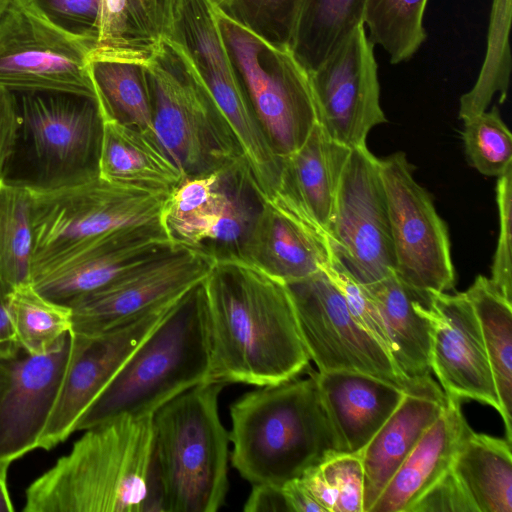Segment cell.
<instances>
[{"label":"cell","instance_id":"1f68e13d","mask_svg":"<svg viewBox=\"0 0 512 512\" xmlns=\"http://www.w3.org/2000/svg\"><path fill=\"white\" fill-rule=\"evenodd\" d=\"M367 0H302L290 48L310 72L359 25Z\"/></svg>","mask_w":512,"mask_h":512},{"label":"cell","instance_id":"7c38bea8","mask_svg":"<svg viewBox=\"0 0 512 512\" xmlns=\"http://www.w3.org/2000/svg\"><path fill=\"white\" fill-rule=\"evenodd\" d=\"M395 256V274L423 294L453 288L455 272L447 227L428 192L414 179L403 152L378 159Z\"/></svg>","mask_w":512,"mask_h":512},{"label":"cell","instance_id":"ffe728a7","mask_svg":"<svg viewBox=\"0 0 512 512\" xmlns=\"http://www.w3.org/2000/svg\"><path fill=\"white\" fill-rule=\"evenodd\" d=\"M70 352V334L42 355L10 360L11 376L0 399V464L37 449Z\"/></svg>","mask_w":512,"mask_h":512},{"label":"cell","instance_id":"ab89813d","mask_svg":"<svg viewBox=\"0 0 512 512\" xmlns=\"http://www.w3.org/2000/svg\"><path fill=\"white\" fill-rule=\"evenodd\" d=\"M319 468L335 499L333 512H363L364 469L360 454H334Z\"/></svg>","mask_w":512,"mask_h":512},{"label":"cell","instance_id":"db71d44e","mask_svg":"<svg viewBox=\"0 0 512 512\" xmlns=\"http://www.w3.org/2000/svg\"><path fill=\"white\" fill-rule=\"evenodd\" d=\"M16 0H0V19Z\"/></svg>","mask_w":512,"mask_h":512},{"label":"cell","instance_id":"d6986e66","mask_svg":"<svg viewBox=\"0 0 512 512\" xmlns=\"http://www.w3.org/2000/svg\"><path fill=\"white\" fill-rule=\"evenodd\" d=\"M177 243L161 220L119 228L72 251L35 276L32 285L45 298L68 305Z\"/></svg>","mask_w":512,"mask_h":512},{"label":"cell","instance_id":"f6af8a7d","mask_svg":"<svg viewBox=\"0 0 512 512\" xmlns=\"http://www.w3.org/2000/svg\"><path fill=\"white\" fill-rule=\"evenodd\" d=\"M126 0H101L98 40L95 52L126 59Z\"/></svg>","mask_w":512,"mask_h":512},{"label":"cell","instance_id":"3957f363","mask_svg":"<svg viewBox=\"0 0 512 512\" xmlns=\"http://www.w3.org/2000/svg\"><path fill=\"white\" fill-rule=\"evenodd\" d=\"M25 491V512H140L154 453L153 416L91 428Z\"/></svg>","mask_w":512,"mask_h":512},{"label":"cell","instance_id":"83f0119b","mask_svg":"<svg viewBox=\"0 0 512 512\" xmlns=\"http://www.w3.org/2000/svg\"><path fill=\"white\" fill-rule=\"evenodd\" d=\"M363 286L380 312L394 362L411 379H432L431 323L424 310L428 295L410 289L395 273Z\"/></svg>","mask_w":512,"mask_h":512},{"label":"cell","instance_id":"ba28073f","mask_svg":"<svg viewBox=\"0 0 512 512\" xmlns=\"http://www.w3.org/2000/svg\"><path fill=\"white\" fill-rule=\"evenodd\" d=\"M215 9L250 105L274 152L284 158L304 143L318 123L311 72L289 46L271 44Z\"/></svg>","mask_w":512,"mask_h":512},{"label":"cell","instance_id":"f5cc1de1","mask_svg":"<svg viewBox=\"0 0 512 512\" xmlns=\"http://www.w3.org/2000/svg\"><path fill=\"white\" fill-rule=\"evenodd\" d=\"M10 360H0V399L2 398L10 380Z\"/></svg>","mask_w":512,"mask_h":512},{"label":"cell","instance_id":"816d5d0a","mask_svg":"<svg viewBox=\"0 0 512 512\" xmlns=\"http://www.w3.org/2000/svg\"><path fill=\"white\" fill-rule=\"evenodd\" d=\"M9 467L0 464V512H13L14 507L8 490Z\"/></svg>","mask_w":512,"mask_h":512},{"label":"cell","instance_id":"d590c367","mask_svg":"<svg viewBox=\"0 0 512 512\" xmlns=\"http://www.w3.org/2000/svg\"><path fill=\"white\" fill-rule=\"evenodd\" d=\"M428 0H367L364 26L374 45L391 64L411 59L426 40L424 14Z\"/></svg>","mask_w":512,"mask_h":512},{"label":"cell","instance_id":"9c48e42d","mask_svg":"<svg viewBox=\"0 0 512 512\" xmlns=\"http://www.w3.org/2000/svg\"><path fill=\"white\" fill-rule=\"evenodd\" d=\"M167 196L99 176L67 189L33 194L32 279L101 235L160 221Z\"/></svg>","mask_w":512,"mask_h":512},{"label":"cell","instance_id":"ac0fdd59","mask_svg":"<svg viewBox=\"0 0 512 512\" xmlns=\"http://www.w3.org/2000/svg\"><path fill=\"white\" fill-rule=\"evenodd\" d=\"M430 367L446 397L501 408L482 332L465 293H429Z\"/></svg>","mask_w":512,"mask_h":512},{"label":"cell","instance_id":"603a6c76","mask_svg":"<svg viewBox=\"0 0 512 512\" xmlns=\"http://www.w3.org/2000/svg\"><path fill=\"white\" fill-rule=\"evenodd\" d=\"M313 374L341 453L360 454L406 394L390 383L362 373Z\"/></svg>","mask_w":512,"mask_h":512},{"label":"cell","instance_id":"f907efd6","mask_svg":"<svg viewBox=\"0 0 512 512\" xmlns=\"http://www.w3.org/2000/svg\"><path fill=\"white\" fill-rule=\"evenodd\" d=\"M6 300L0 293V360L16 358L21 350L13 332Z\"/></svg>","mask_w":512,"mask_h":512},{"label":"cell","instance_id":"74e56055","mask_svg":"<svg viewBox=\"0 0 512 512\" xmlns=\"http://www.w3.org/2000/svg\"><path fill=\"white\" fill-rule=\"evenodd\" d=\"M302 0H213L215 7L267 42L291 45Z\"/></svg>","mask_w":512,"mask_h":512},{"label":"cell","instance_id":"c3c4849f","mask_svg":"<svg viewBox=\"0 0 512 512\" xmlns=\"http://www.w3.org/2000/svg\"><path fill=\"white\" fill-rule=\"evenodd\" d=\"M140 512H166L165 491L160 468L153 453Z\"/></svg>","mask_w":512,"mask_h":512},{"label":"cell","instance_id":"44dd1931","mask_svg":"<svg viewBox=\"0 0 512 512\" xmlns=\"http://www.w3.org/2000/svg\"><path fill=\"white\" fill-rule=\"evenodd\" d=\"M259 202L234 253L287 284L324 270L333 255L327 236L283 205Z\"/></svg>","mask_w":512,"mask_h":512},{"label":"cell","instance_id":"7a4b0ae2","mask_svg":"<svg viewBox=\"0 0 512 512\" xmlns=\"http://www.w3.org/2000/svg\"><path fill=\"white\" fill-rule=\"evenodd\" d=\"M230 416L231 464L251 485L283 486L341 453L314 374L260 386Z\"/></svg>","mask_w":512,"mask_h":512},{"label":"cell","instance_id":"ee69618b","mask_svg":"<svg viewBox=\"0 0 512 512\" xmlns=\"http://www.w3.org/2000/svg\"><path fill=\"white\" fill-rule=\"evenodd\" d=\"M408 512H478L473 500L450 468Z\"/></svg>","mask_w":512,"mask_h":512},{"label":"cell","instance_id":"d6a6232c","mask_svg":"<svg viewBox=\"0 0 512 512\" xmlns=\"http://www.w3.org/2000/svg\"><path fill=\"white\" fill-rule=\"evenodd\" d=\"M33 194L0 180V293L32 283Z\"/></svg>","mask_w":512,"mask_h":512},{"label":"cell","instance_id":"277c9868","mask_svg":"<svg viewBox=\"0 0 512 512\" xmlns=\"http://www.w3.org/2000/svg\"><path fill=\"white\" fill-rule=\"evenodd\" d=\"M200 284L136 348L84 413L77 431L121 416L151 417L176 396L210 381V331Z\"/></svg>","mask_w":512,"mask_h":512},{"label":"cell","instance_id":"681fc988","mask_svg":"<svg viewBox=\"0 0 512 512\" xmlns=\"http://www.w3.org/2000/svg\"><path fill=\"white\" fill-rule=\"evenodd\" d=\"M290 512H324L302 484L300 478L282 486Z\"/></svg>","mask_w":512,"mask_h":512},{"label":"cell","instance_id":"6da1fadb","mask_svg":"<svg viewBox=\"0 0 512 512\" xmlns=\"http://www.w3.org/2000/svg\"><path fill=\"white\" fill-rule=\"evenodd\" d=\"M210 331V381L257 387L297 377L310 357L287 284L230 252L200 284Z\"/></svg>","mask_w":512,"mask_h":512},{"label":"cell","instance_id":"30bf717a","mask_svg":"<svg viewBox=\"0 0 512 512\" xmlns=\"http://www.w3.org/2000/svg\"><path fill=\"white\" fill-rule=\"evenodd\" d=\"M287 284V283H286ZM305 347L319 371H349L390 383L405 393L443 396L433 379L409 378L354 318L325 270L287 284Z\"/></svg>","mask_w":512,"mask_h":512},{"label":"cell","instance_id":"f35d334b","mask_svg":"<svg viewBox=\"0 0 512 512\" xmlns=\"http://www.w3.org/2000/svg\"><path fill=\"white\" fill-rule=\"evenodd\" d=\"M180 0H126L128 60L145 62L164 38H170Z\"/></svg>","mask_w":512,"mask_h":512},{"label":"cell","instance_id":"836d02e7","mask_svg":"<svg viewBox=\"0 0 512 512\" xmlns=\"http://www.w3.org/2000/svg\"><path fill=\"white\" fill-rule=\"evenodd\" d=\"M6 301L15 338L26 354L48 353L70 333V307L45 298L32 283L15 288Z\"/></svg>","mask_w":512,"mask_h":512},{"label":"cell","instance_id":"bcb514c9","mask_svg":"<svg viewBox=\"0 0 512 512\" xmlns=\"http://www.w3.org/2000/svg\"><path fill=\"white\" fill-rule=\"evenodd\" d=\"M19 128V107L15 92L0 86V180L12 153Z\"/></svg>","mask_w":512,"mask_h":512},{"label":"cell","instance_id":"d4e9b609","mask_svg":"<svg viewBox=\"0 0 512 512\" xmlns=\"http://www.w3.org/2000/svg\"><path fill=\"white\" fill-rule=\"evenodd\" d=\"M470 429L461 411V401L446 397L442 413L421 436L370 512H408L451 468Z\"/></svg>","mask_w":512,"mask_h":512},{"label":"cell","instance_id":"4fadbf2b","mask_svg":"<svg viewBox=\"0 0 512 512\" xmlns=\"http://www.w3.org/2000/svg\"><path fill=\"white\" fill-rule=\"evenodd\" d=\"M218 254L204 245L177 243L106 285L68 304L70 334L93 335L111 329L200 284Z\"/></svg>","mask_w":512,"mask_h":512},{"label":"cell","instance_id":"cb8c5ba5","mask_svg":"<svg viewBox=\"0 0 512 512\" xmlns=\"http://www.w3.org/2000/svg\"><path fill=\"white\" fill-rule=\"evenodd\" d=\"M350 151L317 123L296 151L281 158L280 185L273 197L326 235Z\"/></svg>","mask_w":512,"mask_h":512},{"label":"cell","instance_id":"f546056e","mask_svg":"<svg viewBox=\"0 0 512 512\" xmlns=\"http://www.w3.org/2000/svg\"><path fill=\"white\" fill-rule=\"evenodd\" d=\"M88 72L103 118L130 125L157 141L144 62L93 51L88 58Z\"/></svg>","mask_w":512,"mask_h":512},{"label":"cell","instance_id":"7402d4cb","mask_svg":"<svg viewBox=\"0 0 512 512\" xmlns=\"http://www.w3.org/2000/svg\"><path fill=\"white\" fill-rule=\"evenodd\" d=\"M227 175L185 177L167 196L161 223L175 241L195 246L207 241L238 244L255 214L226 191Z\"/></svg>","mask_w":512,"mask_h":512},{"label":"cell","instance_id":"e575fe53","mask_svg":"<svg viewBox=\"0 0 512 512\" xmlns=\"http://www.w3.org/2000/svg\"><path fill=\"white\" fill-rule=\"evenodd\" d=\"M512 0H493L487 46L478 77L459 102V118L465 120L487 110L496 93L503 103L508 94L511 74L509 32Z\"/></svg>","mask_w":512,"mask_h":512},{"label":"cell","instance_id":"4316f807","mask_svg":"<svg viewBox=\"0 0 512 512\" xmlns=\"http://www.w3.org/2000/svg\"><path fill=\"white\" fill-rule=\"evenodd\" d=\"M103 119L100 178L169 195L186 177L157 141L130 125Z\"/></svg>","mask_w":512,"mask_h":512},{"label":"cell","instance_id":"52a82bcc","mask_svg":"<svg viewBox=\"0 0 512 512\" xmlns=\"http://www.w3.org/2000/svg\"><path fill=\"white\" fill-rule=\"evenodd\" d=\"M223 387L213 381L197 385L153 415L166 512H216L225 503L230 438L218 410Z\"/></svg>","mask_w":512,"mask_h":512},{"label":"cell","instance_id":"e0dca14e","mask_svg":"<svg viewBox=\"0 0 512 512\" xmlns=\"http://www.w3.org/2000/svg\"><path fill=\"white\" fill-rule=\"evenodd\" d=\"M169 39L179 43L190 57L243 160L248 164L264 162L272 148L227 52L213 0H180Z\"/></svg>","mask_w":512,"mask_h":512},{"label":"cell","instance_id":"4dcf8cb0","mask_svg":"<svg viewBox=\"0 0 512 512\" xmlns=\"http://www.w3.org/2000/svg\"><path fill=\"white\" fill-rule=\"evenodd\" d=\"M480 324L482 337L500 403L506 440L512 442V302L491 280L478 275L466 290Z\"/></svg>","mask_w":512,"mask_h":512},{"label":"cell","instance_id":"2e32d148","mask_svg":"<svg viewBox=\"0 0 512 512\" xmlns=\"http://www.w3.org/2000/svg\"><path fill=\"white\" fill-rule=\"evenodd\" d=\"M318 123L334 141L365 147L377 125L387 122L380 105L374 44L364 24L357 26L311 72Z\"/></svg>","mask_w":512,"mask_h":512},{"label":"cell","instance_id":"5bb4252c","mask_svg":"<svg viewBox=\"0 0 512 512\" xmlns=\"http://www.w3.org/2000/svg\"><path fill=\"white\" fill-rule=\"evenodd\" d=\"M333 253L362 285L395 272L388 206L378 158L351 149L326 231Z\"/></svg>","mask_w":512,"mask_h":512},{"label":"cell","instance_id":"484cf974","mask_svg":"<svg viewBox=\"0 0 512 512\" xmlns=\"http://www.w3.org/2000/svg\"><path fill=\"white\" fill-rule=\"evenodd\" d=\"M446 397L406 393L360 453L364 469L363 512H370L427 428L442 413Z\"/></svg>","mask_w":512,"mask_h":512},{"label":"cell","instance_id":"7bdbcfd3","mask_svg":"<svg viewBox=\"0 0 512 512\" xmlns=\"http://www.w3.org/2000/svg\"><path fill=\"white\" fill-rule=\"evenodd\" d=\"M56 26L75 34L98 35L101 0H29Z\"/></svg>","mask_w":512,"mask_h":512},{"label":"cell","instance_id":"5b68a950","mask_svg":"<svg viewBox=\"0 0 512 512\" xmlns=\"http://www.w3.org/2000/svg\"><path fill=\"white\" fill-rule=\"evenodd\" d=\"M19 128L1 181L33 194L99 176L103 116L97 99L62 92H15Z\"/></svg>","mask_w":512,"mask_h":512},{"label":"cell","instance_id":"b9f144b4","mask_svg":"<svg viewBox=\"0 0 512 512\" xmlns=\"http://www.w3.org/2000/svg\"><path fill=\"white\" fill-rule=\"evenodd\" d=\"M499 237L491 268V282L499 293L512 302V166L497 181Z\"/></svg>","mask_w":512,"mask_h":512},{"label":"cell","instance_id":"f1b7e54d","mask_svg":"<svg viewBox=\"0 0 512 512\" xmlns=\"http://www.w3.org/2000/svg\"><path fill=\"white\" fill-rule=\"evenodd\" d=\"M451 469L478 512H512V454L506 438L470 429Z\"/></svg>","mask_w":512,"mask_h":512},{"label":"cell","instance_id":"9a60e30c","mask_svg":"<svg viewBox=\"0 0 512 512\" xmlns=\"http://www.w3.org/2000/svg\"><path fill=\"white\" fill-rule=\"evenodd\" d=\"M185 293L104 332L69 333V358L37 449L51 450L77 431L87 409Z\"/></svg>","mask_w":512,"mask_h":512},{"label":"cell","instance_id":"7dc6e473","mask_svg":"<svg viewBox=\"0 0 512 512\" xmlns=\"http://www.w3.org/2000/svg\"><path fill=\"white\" fill-rule=\"evenodd\" d=\"M246 512H290L282 486L252 485L245 502Z\"/></svg>","mask_w":512,"mask_h":512},{"label":"cell","instance_id":"60d3db41","mask_svg":"<svg viewBox=\"0 0 512 512\" xmlns=\"http://www.w3.org/2000/svg\"><path fill=\"white\" fill-rule=\"evenodd\" d=\"M324 270L343 294L357 322L374 337L391 356L388 335L382 317L365 287L347 271L334 253L330 263Z\"/></svg>","mask_w":512,"mask_h":512},{"label":"cell","instance_id":"8d00e7d4","mask_svg":"<svg viewBox=\"0 0 512 512\" xmlns=\"http://www.w3.org/2000/svg\"><path fill=\"white\" fill-rule=\"evenodd\" d=\"M463 122L465 154L472 167L483 175L499 177L512 166V135L497 107Z\"/></svg>","mask_w":512,"mask_h":512},{"label":"cell","instance_id":"8992f818","mask_svg":"<svg viewBox=\"0 0 512 512\" xmlns=\"http://www.w3.org/2000/svg\"><path fill=\"white\" fill-rule=\"evenodd\" d=\"M144 66L157 142L185 176L245 172L236 140L184 48L164 38Z\"/></svg>","mask_w":512,"mask_h":512},{"label":"cell","instance_id":"8fae6325","mask_svg":"<svg viewBox=\"0 0 512 512\" xmlns=\"http://www.w3.org/2000/svg\"><path fill=\"white\" fill-rule=\"evenodd\" d=\"M97 40L56 26L29 0H16L0 19V86L97 99L88 72Z\"/></svg>","mask_w":512,"mask_h":512}]
</instances>
